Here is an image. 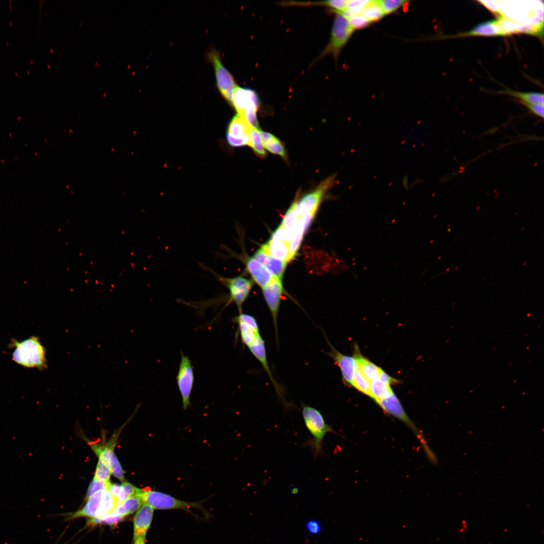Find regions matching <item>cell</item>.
I'll use <instances>...</instances> for the list:
<instances>
[{
  "label": "cell",
  "instance_id": "cell-1",
  "mask_svg": "<svg viewBox=\"0 0 544 544\" xmlns=\"http://www.w3.org/2000/svg\"><path fill=\"white\" fill-rule=\"evenodd\" d=\"M302 414L305 425L312 436V438L304 443L309 447L314 457L323 454V439L328 432H334L328 425L321 413L316 409L307 404L302 405Z\"/></svg>",
  "mask_w": 544,
  "mask_h": 544
},
{
  "label": "cell",
  "instance_id": "cell-2",
  "mask_svg": "<svg viewBox=\"0 0 544 544\" xmlns=\"http://www.w3.org/2000/svg\"><path fill=\"white\" fill-rule=\"evenodd\" d=\"M14 348L12 359L16 363L27 368L41 369L46 366L44 347L39 339L34 336L21 342H13Z\"/></svg>",
  "mask_w": 544,
  "mask_h": 544
},
{
  "label": "cell",
  "instance_id": "cell-3",
  "mask_svg": "<svg viewBox=\"0 0 544 544\" xmlns=\"http://www.w3.org/2000/svg\"><path fill=\"white\" fill-rule=\"evenodd\" d=\"M139 496L144 503L150 505L154 510L181 509L193 514L191 509L194 508L201 510L206 516L210 515L202 507V501L186 502L166 493L150 489H142Z\"/></svg>",
  "mask_w": 544,
  "mask_h": 544
},
{
  "label": "cell",
  "instance_id": "cell-4",
  "mask_svg": "<svg viewBox=\"0 0 544 544\" xmlns=\"http://www.w3.org/2000/svg\"><path fill=\"white\" fill-rule=\"evenodd\" d=\"M335 175H333L322 181L313 190L305 194L297 202V210L307 229L323 197L335 183Z\"/></svg>",
  "mask_w": 544,
  "mask_h": 544
},
{
  "label": "cell",
  "instance_id": "cell-5",
  "mask_svg": "<svg viewBox=\"0 0 544 544\" xmlns=\"http://www.w3.org/2000/svg\"><path fill=\"white\" fill-rule=\"evenodd\" d=\"M231 104L237 114L243 118L250 127L258 128L256 113L259 101L254 91L237 86L233 92Z\"/></svg>",
  "mask_w": 544,
  "mask_h": 544
},
{
  "label": "cell",
  "instance_id": "cell-6",
  "mask_svg": "<svg viewBox=\"0 0 544 544\" xmlns=\"http://www.w3.org/2000/svg\"><path fill=\"white\" fill-rule=\"evenodd\" d=\"M354 31L348 19L343 14L337 13L333 21L329 41L319 58L331 54L337 59Z\"/></svg>",
  "mask_w": 544,
  "mask_h": 544
},
{
  "label": "cell",
  "instance_id": "cell-7",
  "mask_svg": "<svg viewBox=\"0 0 544 544\" xmlns=\"http://www.w3.org/2000/svg\"><path fill=\"white\" fill-rule=\"evenodd\" d=\"M207 269L213 274L222 285L228 289L229 297L228 304L231 302L235 303L238 309L239 314L242 313V305L249 294L253 285L252 282L242 277L226 278L218 274L209 268H207Z\"/></svg>",
  "mask_w": 544,
  "mask_h": 544
},
{
  "label": "cell",
  "instance_id": "cell-8",
  "mask_svg": "<svg viewBox=\"0 0 544 544\" xmlns=\"http://www.w3.org/2000/svg\"><path fill=\"white\" fill-rule=\"evenodd\" d=\"M208 57L213 64L218 88L222 96L231 103L233 92L237 85L231 74L222 64L219 53L211 50Z\"/></svg>",
  "mask_w": 544,
  "mask_h": 544
},
{
  "label": "cell",
  "instance_id": "cell-9",
  "mask_svg": "<svg viewBox=\"0 0 544 544\" xmlns=\"http://www.w3.org/2000/svg\"><path fill=\"white\" fill-rule=\"evenodd\" d=\"M176 376L177 386L181 395L182 406L184 410L190 406V398L194 383V373L191 362L183 353Z\"/></svg>",
  "mask_w": 544,
  "mask_h": 544
},
{
  "label": "cell",
  "instance_id": "cell-10",
  "mask_svg": "<svg viewBox=\"0 0 544 544\" xmlns=\"http://www.w3.org/2000/svg\"><path fill=\"white\" fill-rule=\"evenodd\" d=\"M262 290L264 299L273 317L276 337L278 343L279 342L277 325L278 315L281 296L283 292L282 281L276 277H274L268 284L262 288Z\"/></svg>",
  "mask_w": 544,
  "mask_h": 544
},
{
  "label": "cell",
  "instance_id": "cell-11",
  "mask_svg": "<svg viewBox=\"0 0 544 544\" xmlns=\"http://www.w3.org/2000/svg\"><path fill=\"white\" fill-rule=\"evenodd\" d=\"M251 128L243 118L235 115L228 125L226 135L228 143L233 147L248 145Z\"/></svg>",
  "mask_w": 544,
  "mask_h": 544
},
{
  "label": "cell",
  "instance_id": "cell-12",
  "mask_svg": "<svg viewBox=\"0 0 544 544\" xmlns=\"http://www.w3.org/2000/svg\"><path fill=\"white\" fill-rule=\"evenodd\" d=\"M325 338L330 348V351L326 354L334 360V363L339 368L344 382L347 385L352 386L356 367L355 359L353 356L345 355L338 352L326 336Z\"/></svg>",
  "mask_w": 544,
  "mask_h": 544
},
{
  "label": "cell",
  "instance_id": "cell-13",
  "mask_svg": "<svg viewBox=\"0 0 544 544\" xmlns=\"http://www.w3.org/2000/svg\"><path fill=\"white\" fill-rule=\"evenodd\" d=\"M248 349L253 356L260 363L262 367L267 373V375L269 376L270 380L275 387L279 398L281 399L282 401H284V404L285 405L286 408L290 407V406L291 407L292 404L286 401L284 398V391L282 387H281L279 384L277 382L271 373L267 361L264 342L261 336H260L259 337L253 344L248 347ZM292 405L294 406L293 405Z\"/></svg>",
  "mask_w": 544,
  "mask_h": 544
},
{
  "label": "cell",
  "instance_id": "cell-14",
  "mask_svg": "<svg viewBox=\"0 0 544 544\" xmlns=\"http://www.w3.org/2000/svg\"><path fill=\"white\" fill-rule=\"evenodd\" d=\"M396 381L383 371L378 377L370 381V397L377 402L389 396L393 393L391 384Z\"/></svg>",
  "mask_w": 544,
  "mask_h": 544
},
{
  "label": "cell",
  "instance_id": "cell-15",
  "mask_svg": "<svg viewBox=\"0 0 544 544\" xmlns=\"http://www.w3.org/2000/svg\"><path fill=\"white\" fill-rule=\"evenodd\" d=\"M494 36H505L499 19L483 22L467 32L458 33L451 37Z\"/></svg>",
  "mask_w": 544,
  "mask_h": 544
},
{
  "label": "cell",
  "instance_id": "cell-16",
  "mask_svg": "<svg viewBox=\"0 0 544 544\" xmlns=\"http://www.w3.org/2000/svg\"><path fill=\"white\" fill-rule=\"evenodd\" d=\"M243 261L247 270L261 288L268 284L275 277L265 266L253 257H245Z\"/></svg>",
  "mask_w": 544,
  "mask_h": 544
},
{
  "label": "cell",
  "instance_id": "cell-17",
  "mask_svg": "<svg viewBox=\"0 0 544 544\" xmlns=\"http://www.w3.org/2000/svg\"><path fill=\"white\" fill-rule=\"evenodd\" d=\"M154 509L144 503L137 511L133 518V538L146 536L153 517Z\"/></svg>",
  "mask_w": 544,
  "mask_h": 544
},
{
  "label": "cell",
  "instance_id": "cell-18",
  "mask_svg": "<svg viewBox=\"0 0 544 544\" xmlns=\"http://www.w3.org/2000/svg\"><path fill=\"white\" fill-rule=\"evenodd\" d=\"M386 412L401 420L416 430L413 424L405 414L399 400L393 392L389 396L376 402Z\"/></svg>",
  "mask_w": 544,
  "mask_h": 544
},
{
  "label": "cell",
  "instance_id": "cell-19",
  "mask_svg": "<svg viewBox=\"0 0 544 544\" xmlns=\"http://www.w3.org/2000/svg\"><path fill=\"white\" fill-rule=\"evenodd\" d=\"M252 257L265 266L274 277L282 280L287 262L272 257L261 247Z\"/></svg>",
  "mask_w": 544,
  "mask_h": 544
},
{
  "label": "cell",
  "instance_id": "cell-20",
  "mask_svg": "<svg viewBox=\"0 0 544 544\" xmlns=\"http://www.w3.org/2000/svg\"><path fill=\"white\" fill-rule=\"evenodd\" d=\"M234 321L238 325L242 343L248 348L261 336L257 322L249 319H239L235 318Z\"/></svg>",
  "mask_w": 544,
  "mask_h": 544
},
{
  "label": "cell",
  "instance_id": "cell-21",
  "mask_svg": "<svg viewBox=\"0 0 544 544\" xmlns=\"http://www.w3.org/2000/svg\"><path fill=\"white\" fill-rule=\"evenodd\" d=\"M103 490L96 492L91 495L87 500L85 506L80 510L74 513L71 516L72 519L82 517L92 518L100 517L101 509V500Z\"/></svg>",
  "mask_w": 544,
  "mask_h": 544
},
{
  "label": "cell",
  "instance_id": "cell-22",
  "mask_svg": "<svg viewBox=\"0 0 544 544\" xmlns=\"http://www.w3.org/2000/svg\"><path fill=\"white\" fill-rule=\"evenodd\" d=\"M261 248L274 258L286 262L292 259L289 245L281 240L270 238L266 243L261 246Z\"/></svg>",
  "mask_w": 544,
  "mask_h": 544
},
{
  "label": "cell",
  "instance_id": "cell-23",
  "mask_svg": "<svg viewBox=\"0 0 544 544\" xmlns=\"http://www.w3.org/2000/svg\"><path fill=\"white\" fill-rule=\"evenodd\" d=\"M353 357L356 360L357 366L370 382L378 377L383 371L380 367L364 357L360 353L357 345L355 346Z\"/></svg>",
  "mask_w": 544,
  "mask_h": 544
},
{
  "label": "cell",
  "instance_id": "cell-24",
  "mask_svg": "<svg viewBox=\"0 0 544 544\" xmlns=\"http://www.w3.org/2000/svg\"><path fill=\"white\" fill-rule=\"evenodd\" d=\"M143 504L139 495L132 496L119 504L113 512L117 516L123 517L137 511Z\"/></svg>",
  "mask_w": 544,
  "mask_h": 544
},
{
  "label": "cell",
  "instance_id": "cell-25",
  "mask_svg": "<svg viewBox=\"0 0 544 544\" xmlns=\"http://www.w3.org/2000/svg\"><path fill=\"white\" fill-rule=\"evenodd\" d=\"M264 148L273 154L286 159L285 148L281 141L273 134L260 130Z\"/></svg>",
  "mask_w": 544,
  "mask_h": 544
},
{
  "label": "cell",
  "instance_id": "cell-26",
  "mask_svg": "<svg viewBox=\"0 0 544 544\" xmlns=\"http://www.w3.org/2000/svg\"><path fill=\"white\" fill-rule=\"evenodd\" d=\"M360 15L371 23L380 20L385 16L378 1H369Z\"/></svg>",
  "mask_w": 544,
  "mask_h": 544
},
{
  "label": "cell",
  "instance_id": "cell-27",
  "mask_svg": "<svg viewBox=\"0 0 544 544\" xmlns=\"http://www.w3.org/2000/svg\"><path fill=\"white\" fill-rule=\"evenodd\" d=\"M499 93L507 94L519 99V101L528 103L543 104V93L535 92H521L506 89L499 91Z\"/></svg>",
  "mask_w": 544,
  "mask_h": 544
},
{
  "label": "cell",
  "instance_id": "cell-28",
  "mask_svg": "<svg viewBox=\"0 0 544 544\" xmlns=\"http://www.w3.org/2000/svg\"><path fill=\"white\" fill-rule=\"evenodd\" d=\"M248 146L251 147L254 153L259 157L264 158L266 156V153L265 151L260 130H259L258 128H251L249 134V143Z\"/></svg>",
  "mask_w": 544,
  "mask_h": 544
},
{
  "label": "cell",
  "instance_id": "cell-29",
  "mask_svg": "<svg viewBox=\"0 0 544 544\" xmlns=\"http://www.w3.org/2000/svg\"><path fill=\"white\" fill-rule=\"evenodd\" d=\"M352 386L365 395L370 396V382L364 375L361 369L357 365Z\"/></svg>",
  "mask_w": 544,
  "mask_h": 544
},
{
  "label": "cell",
  "instance_id": "cell-30",
  "mask_svg": "<svg viewBox=\"0 0 544 544\" xmlns=\"http://www.w3.org/2000/svg\"><path fill=\"white\" fill-rule=\"evenodd\" d=\"M348 0H333V1H327L319 2H309V3H300V5H321L325 6L326 7L333 9L335 12L337 13H341L344 11L348 5Z\"/></svg>",
  "mask_w": 544,
  "mask_h": 544
},
{
  "label": "cell",
  "instance_id": "cell-31",
  "mask_svg": "<svg viewBox=\"0 0 544 544\" xmlns=\"http://www.w3.org/2000/svg\"><path fill=\"white\" fill-rule=\"evenodd\" d=\"M111 474L110 464L106 461L100 458L96 467L94 479L102 481H109Z\"/></svg>",
  "mask_w": 544,
  "mask_h": 544
},
{
  "label": "cell",
  "instance_id": "cell-32",
  "mask_svg": "<svg viewBox=\"0 0 544 544\" xmlns=\"http://www.w3.org/2000/svg\"><path fill=\"white\" fill-rule=\"evenodd\" d=\"M378 2L385 15L397 11L409 3L406 0H381Z\"/></svg>",
  "mask_w": 544,
  "mask_h": 544
},
{
  "label": "cell",
  "instance_id": "cell-33",
  "mask_svg": "<svg viewBox=\"0 0 544 544\" xmlns=\"http://www.w3.org/2000/svg\"><path fill=\"white\" fill-rule=\"evenodd\" d=\"M110 467L111 473L120 481L123 482L124 481L123 472L120 463L113 452L110 457Z\"/></svg>",
  "mask_w": 544,
  "mask_h": 544
},
{
  "label": "cell",
  "instance_id": "cell-34",
  "mask_svg": "<svg viewBox=\"0 0 544 544\" xmlns=\"http://www.w3.org/2000/svg\"><path fill=\"white\" fill-rule=\"evenodd\" d=\"M110 482L109 481H102L93 479L90 483L87 490L86 498H88L94 493L100 491L107 490Z\"/></svg>",
  "mask_w": 544,
  "mask_h": 544
},
{
  "label": "cell",
  "instance_id": "cell-35",
  "mask_svg": "<svg viewBox=\"0 0 544 544\" xmlns=\"http://www.w3.org/2000/svg\"><path fill=\"white\" fill-rule=\"evenodd\" d=\"M347 18L354 30L366 28L371 24L360 14L352 15Z\"/></svg>",
  "mask_w": 544,
  "mask_h": 544
},
{
  "label": "cell",
  "instance_id": "cell-36",
  "mask_svg": "<svg viewBox=\"0 0 544 544\" xmlns=\"http://www.w3.org/2000/svg\"><path fill=\"white\" fill-rule=\"evenodd\" d=\"M524 105L532 113L538 117L543 118V104L538 103H528L519 101Z\"/></svg>",
  "mask_w": 544,
  "mask_h": 544
},
{
  "label": "cell",
  "instance_id": "cell-37",
  "mask_svg": "<svg viewBox=\"0 0 544 544\" xmlns=\"http://www.w3.org/2000/svg\"><path fill=\"white\" fill-rule=\"evenodd\" d=\"M307 530L311 534L316 535L321 531V525L316 519H310L305 524Z\"/></svg>",
  "mask_w": 544,
  "mask_h": 544
},
{
  "label": "cell",
  "instance_id": "cell-38",
  "mask_svg": "<svg viewBox=\"0 0 544 544\" xmlns=\"http://www.w3.org/2000/svg\"><path fill=\"white\" fill-rule=\"evenodd\" d=\"M122 489L121 485H119L116 484H112L110 483L107 490L110 493H111L117 499Z\"/></svg>",
  "mask_w": 544,
  "mask_h": 544
},
{
  "label": "cell",
  "instance_id": "cell-39",
  "mask_svg": "<svg viewBox=\"0 0 544 544\" xmlns=\"http://www.w3.org/2000/svg\"><path fill=\"white\" fill-rule=\"evenodd\" d=\"M133 544H146V536H140L133 538Z\"/></svg>",
  "mask_w": 544,
  "mask_h": 544
}]
</instances>
